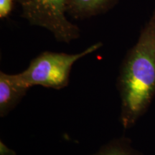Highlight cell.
I'll return each instance as SVG.
<instances>
[{
	"mask_svg": "<svg viewBox=\"0 0 155 155\" xmlns=\"http://www.w3.org/2000/svg\"><path fill=\"white\" fill-rule=\"evenodd\" d=\"M102 46V42H98L75 54L44 51L33 58L28 67L18 75L30 88L41 86L57 90L63 89L68 85L71 69L75 62Z\"/></svg>",
	"mask_w": 155,
	"mask_h": 155,
	"instance_id": "2",
	"label": "cell"
},
{
	"mask_svg": "<svg viewBox=\"0 0 155 155\" xmlns=\"http://www.w3.org/2000/svg\"><path fill=\"white\" fill-rule=\"evenodd\" d=\"M15 0H0V19L7 18L11 15Z\"/></svg>",
	"mask_w": 155,
	"mask_h": 155,
	"instance_id": "7",
	"label": "cell"
},
{
	"mask_svg": "<svg viewBox=\"0 0 155 155\" xmlns=\"http://www.w3.org/2000/svg\"><path fill=\"white\" fill-rule=\"evenodd\" d=\"M96 155H133L121 139L112 141Z\"/></svg>",
	"mask_w": 155,
	"mask_h": 155,
	"instance_id": "6",
	"label": "cell"
},
{
	"mask_svg": "<svg viewBox=\"0 0 155 155\" xmlns=\"http://www.w3.org/2000/svg\"><path fill=\"white\" fill-rule=\"evenodd\" d=\"M117 89L121 123L129 129L145 113L155 95V9L122 62Z\"/></svg>",
	"mask_w": 155,
	"mask_h": 155,
	"instance_id": "1",
	"label": "cell"
},
{
	"mask_svg": "<svg viewBox=\"0 0 155 155\" xmlns=\"http://www.w3.org/2000/svg\"><path fill=\"white\" fill-rule=\"evenodd\" d=\"M0 155H15V152L9 149L1 141H0Z\"/></svg>",
	"mask_w": 155,
	"mask_h": 155,
	"instance_id": "8",
	"label": "cell"
},
{
	"mask_svg": "<svg viewBox=\"0 0 155 155\" xmlns=\"http://www.w3.org/2000/svg\"><path fill=\"white\" fill-rule=\"evenodd\" d=\"M30 88L17 74L0 72V116L5 117L12 111Z\"/></svg>",
	"mask_w": 155,
	"mask_h": 155,
	"instance_id": "4",
	"label": "cell"
},
{
	"mask_svg": "<svg viewBox=\"0 0 155 155\" xmlns=\"http://www.w3.org/2000/svg\"><path fill=\"white\" fill-rule=\"evenodd\" d=\"M120 0H68V15L82 20L104 15L111 10Z\"/></svg>",
	"mask_w": 155,
	"mask_h": 155,
	"instance_id": "5",
	"label": "cell"
},
{
	"mask_svg": "<svg viewBox=\"0 0 155 155\" xmlns=\"http://www.w3.org/2000/svg\"><path fill=\"white\" fill-rule=\"evenodd\" d=\"M22 16L32 26L51 32L58 42L70 43L80 38L78 27L67 17L68 0H15Z\"/></svg>",
	"mask_w": 155,
	"mask_h": 155,
	"instance_id": "3",
	"label": "cell"
}]
</instances>
